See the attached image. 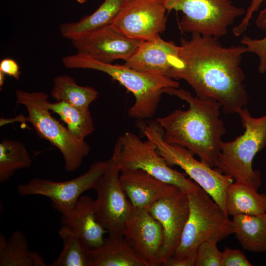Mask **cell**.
<instances>
[{
    "label": "cell",
    "instance_id": "6da1fadb",
    "mask_svg": "<svg viewBox=\"0 0 266 266\" xmlns=\"http://www.w3.org/2000/svg\"><path fill=\"white\" fill-rule=\"evenodd\" d=\"M218 38L193 33L189 40L182 39L179 59L168 77L185 80L197 97L216 100L225 113H237L248 102L240 67L246 47H224Z\"/></svg>",
    "mask_w": 266,
    "mask_h": 266
},
{
    "label": "cell",
    "instance_id": "7a4b0ae2",
    "mask_svg": "<svg viewBox=\"0 0 266 266\" xmlns=\"http://www.w3.org/2000/svg\"><path fill=\"white\" fill-rule=\"evenodd\" d=\"M164 93L175 96L189 105L187 110L175 109L156 120L163 130L165 140L186 148L203 163L215 166L226 133L220 118V103L213 99L194 97L179 88H167Z\"/></svg>",
    "mask_w": 266,
    "mask_h": 266
},
{
    "label": "cell",
    "instance_id": "3957f363",
    "mask_svg": "<svg viewBox=\"0 0 266 266\" xmlns=\"http://www.w3.org/2000/svg\"><path fill=\"white\" fill-rule=\"evenodd\" d=\"M62 63L68 68L99 70L117 81L133 94L134 102L128 114L139 121L154 116L165 89L179 87L177 81L166 76L142 73L124 65L103 63L77 53L64 57Z\"/></svg>",
    "mask_w": 266,
    "mask_h": 266
},
{
    "label": "cell",
    "instance_id": "277c9868",
    "mask_svg": "<svg viewBox=\"0 0 266 266\" xmlns=\"http://www.w3.org/2000/svg\"><path fill=\"white\" fill-rule=\"evenodd\" d=\"M237 114L244 132L233 141L223 142L215 166L235 181L258 190L262 183L261 173L253 169V161L266 146V114L254 117L246 107Z\"/></svg>",
    "mask_w": 266,
    "mask_h": 266
},
{
    "label": "cell",
    "instance_id": "5b68a950",
    "mask_svg": "<svg viewBox=\"0 0 266 266\" xmlns=\"http://www.w3.org/2000/svg\"><path fill=\"white\" fill-rule=\"evenodd\" d=\"M187 196L189 213L179 244L171 257L175 259L196 256L202 243H218L234 233L232 220L202 189Z\"/></svg>",
    "mask_w": 266,
    "mask_h": 266
},
{
    "label": "cell",
    "instance_id": "8992f818",
    "mask_svg": "<svg viewBox=\"0 0 266 266\" xmlns=\"http://www.w3.org/2000/svg\"><path fill=\"white\" fill-rule=\"evenodd\" d=\"M16 102L27 109L24 121L31 123L37 134L57 147L63 155L64 168L68 172L79 168L90 153V145L75 137L51 114L47 107L48 95L43 92L17 90Z\"/></svg>",
    "mask_w": 266,
    "mask_h": 266
},
{
    "label": "cell",
    "instance_id": "52a82bcc",
    "mask_svg": "<svg viewBox=\"0 0 266 266\" xmlns=\"http://www.w3.org/2000/svg\"><path fill=\"white\" fill-rule=\"evenodd\" d=\"M138 125L141 133L153 143L167 164L179 166L183 169L228 215L226 192L229 185L233 182V178L196 160L186 148L167 142L164 139L163 130L156 120L140 121Z\"/></svg>",
    "mask_w": 266,
    "mask_h": 266
},
{
    "label": "cell",
    "instance_id": "ba28073f",
    "mask_svg": "<svg viewBox=\"0 0 266 266\" xmlns=\"http://www.w3.org/2000/svg\"><path fill=\"white\" fill-rule=\"evenodd\" d=\"M111 159L120 171L142 169L186 194L200 188L184 173L171 168L152 141L133 133L126 132L118 138Z\"/></svg>",
    "mask_w": 266,
    "mask_h": 266
},
{
    "label": "cell",
    "instance_id": "9c48e42d",
    "mask_svg": "<svg viewBox=\"0 0 266 266\" xmlns=\"http://www.w3.org/2000/svg\"><path fill=\"white\" fill-rule=\"evenodd\" d=\"M167 10L180 11L179 27L184 33L219 37L225 35L235 19L245 13L231 0H164Z\"/></svg>",
    "mask_w": 266,
    "mask_h": 266
},
{
    "label": "cell",
    "instance_id": "30bf717a",
    "mask_svg": "<svg viewBox=\"0 0 266 266\" xmlns=\"http://www.w3.org/2000/svg\"><path fill=\"white\" fill-rule=\"evenodd\" d=\"M120 169L111 159L95 190L96 216L109 237L124 236L134 208L121 185Z\"/></svg>",
    "mask_w": 266,
    "mask_h": 266
},
{
    "label": "cell",
    "instance_id": "8fae6325",
    "mask_svg": "<svg viewBox=\"0 0 266 266\" xmlns=\"http://www.w3.org/2000/svg\"><path fill=\"white\" fill-rule=\"evenodd\" d=\"M109 163L110 159L106 161H96L85 173L67 181L34 178L27 183L18 185L17 190L22 196L42 195L49 198L53 207L57 211L70 209L75 205L83 193L95 190Z\"/></svg>",
    "mask_w": 266,
    "mask_h": 266
},
{
    "label": "cell",
    "instance_id": "7c38bea8",
    "mask_svg": "<svg viewBox=\"0 0 266 266\" xmlns=\"http://www.w3.org/2000/svg\"><path fill=\"white\" fill-rule=\"evenodd\" d=\"M166 10L164 0H125L110 26L129 38L153 40L165 29Z\"/></svg>",
    "mask_w": 266,
    "mask_h": 266
},
{
    "label": "cell",
    "instance_id": "4fadbf2b",
    "mask_svg": "<svg viewBox=\"0 0 266 266\" xmlns=\"http://www.w3.org/2000/svg\"><path fill=\"white\" fill-rule=\"evenodd\" d=\"M148 210L163 230V244L158 260V266H162L172 256L180 242L189 213L187 194L178 189Z\"/></svg>",
    "mask_w": 266,
    "mask_h": 266
},
{
    "label": "cell",
    "instance_id": "5bb4252c",
    "mask_svg": "<svg viewBox=\"0 0 266 266\" xmlns=\"http://www.w3.org/2000/svg\"><path fill=\"white\" fill-rule=\"evenodd\" d=\"M71 42L77 54L106 63L118 59L127 61L141 42L124 36L110 25Z\"/></svg>",
    "mask_w": 266,
    "mask_h": 266
},
{
    "label": "cell",
    "instance_id": "9a60e30c",
    "mask_svg": "<svg viewBox=\"0 0 266 266\" xmlns=\"http://www.w3.org/2000/svg\"><path fill=\"white\" fill-rule=\"evenodd\" d=\"M124 237L133 249L150 266H157L164 241L161 224L148 209L134 208Z\"/></svg>",
    "mask_w": 266,
    "mask_h": 266
},
{
    "label": "cell",
    "instance_id": "2e32d148",
    "mask_svg": "<svg viewBox=\"0 0 266 266\" xmlns=\"http://www.w3.org/2000/svg\"><path fill=\"white\" fill-rule=\"evenodd\" d=\"M181 46L159 37L142 41L124 64L139 72L168 77L178 61Z\"/></svg>",
    "mask_w": 266,
    "mask_h": 266
},
{
    "label": "cell",
    "instance_id": "e0dca14e",
    "mask_svg": "<svg viewBox=\"0 0 266 266\" xmlns=\"http://www.w3.org/2000/svg\"><path fill=\"white\" fill-rule=\"evenodd\" d=\"M119 179L126 195L135 209H149L154 203L179 189L142 169L121 171Z\"/></svg>",
    "mask_w": 266,
    "mask_h": 266
},
{
    "label": "cell",
    "instance_id": "ac0fdd59",
    "mask_svg": "<svg viewBox=\"0 0 266 266\" xmlns=\"http://www.w3.org/2000/svg\"><path fill=\"white\" fill-rule=\"evenodd\" d=\"M57 211L62 214V226L77 233L90 250L103 244V235L106 232L97 220L95 200L92 198L81 197L74 207Z\"/></svg>",
    "mask_w": 266,
    "mask_h": 266
},
{
    "label": "cell",
    "instance_id": "d6986e66",
    "mask_svg": "<svg viewBox=\"0 0 266 266\" xmlns=\"http://www.w3.org/2000/svg\"><path fill=\"white\" fill-rule=\"evenodd\" d=\"M90 266H150L133 249L124 236L104 239L90 252Z\"/></svg>",
    "mask_w": 266,
    "mask_h": 266
},
{
    "label": "cell",
    "instance_id": "ffe728a7",
    "mask_svg": "<svg viewBox=\"0 0 266 266\" xmlns=\"http://www.w3.org/2000/svg\"><path fill=\"white\" fill-rule=\"evenodd\" d=\"M125 0H105L92 14L76 22L65 23L60 26L62 36L71 40L110 25Z\"/></svg>",
    "mask_w": 266,
    "mask_h": 266
},
{
    "label": "cell",
    "instance_id": "44dd1931",
    "mask_svg": "<svg viewBox=\"0 0 266 266\" xmlns=\"http://www.w3.org/2000/svg\"><path fill=\"white\" fill-rule=\"evenodd\" d=\"M232 217L233 233L243 249L266 252V212L258 215L239 214Z\"/></svg>",
    "mask_w": 266,
    "mask_h": 266
},
{
    "label": "cell",
    "instance_id": "7402d4cb",
    "mask_svg": "<svg viewBox=\"0 0 266 266\" xmlns=\"http://www.w3.org/2000/svg\"><path fill=\"white\" fill-rule=\"evenodd\" d=\"M226 204L229 216L260 214L266 212V194L259 193L252 187L233 182L227 188Z\"/></svg>",
    "mask_w": 266,
    "mask_h": 266
},
{
    "label": "cell",
    "instance_id": "603a6c76",
    "mask_svg": "<svg viewBox=\"0 0 266 266\" xmlns=\"http://www.w3.org/2000/svg\"><path fill=\"white\" fill-rule=\"evenodd\" d=\"M43 258L31 251L24 234L17 231L6 239L0 235V266H45Z\"/></svg>",
    "mask_w": 266,
    "mask_h": 266
},
{
    "label": "cell",
    "instance_id": "cb8c5ba5",
    "mask_svg": "<svg viewBox=\"0 0 266 266\" xmlns=\"http://www.w3.org/2000/svg\"><path fill=\"white\" fill-rule=\"evenodd\" d=\"M51 97L77 107L88 109L98 97V92L90 86L79 85L70 76L64 75L54 78Z\"/></svg>",
    "mask_w": 266,
    "mask_h": 266
},
{
    "label": "cell",
    "instance_id": "d4e9b609",
    "mask_svg": "<svg viewBox=\"0 0 266 266\" xmlns=\"http://www.w3.org/2000/svg\"><path fill=\"white\" fill-rule=\"evenodd\" d=\"M47 107L59 116L71 133L78 139L84 140L94 132V121L89 108H80L62 101H48Z\"/></svg>",
    "mask_w": 266,
    "mask_h": 266
},
{
    "label": "cell",
    "instance_id": "484cf974",
    "mask_svg": "<svg viewBox=\"0 0 266 266\" xmlns=\"http://www.w3.org/2000/svg\"><path fill=\"white\" fill-rule=\"evenodd\" d=\"M63 250L50 266H90V250L74 231L62 226L59 231Z\"/></svg>",
    "mask_w": 266,
    "mask_h": 266
},
{
    "label": "cell",
    "instance_id": "4316f807",
    "mask_svg": "<svg viewBox=\"0 0 266 266\" xmlns=\"http://www.w3.org/2000/svg\"><path fill=\"white\" fill-rule=\"evenodd\" d=\"M32 159L24 144L16 140L4 139L0 143V183L6 182L15 172L29 167Z\"/></svg>",
    "mask_w": 266,
    "mask_h": 266
},
{
    "label": "cell",
    "instance_id": "83f0119b",
    "mask_svg": "<svg viewBox=\"0 0 266 266\" xmlns=\"http://www.w3.org/2000/svg\"><path fill=\"white\" fill-rule=\"evenodd\" d=\"M257 26L266 30V7L262 10L256 21ZM241 43L246 47V52L256 54L259 58L258 70L260 73L266 72V36L261 39H252L244 35Z\"/></svg>",
    "mask_w": 266,
    "mask_h": 266
},
{
    "label": "cell",
    "instance_id": "f1b7e54d",
    "mask_svg": "<svg viewBox=\"0 0 266 266\" xmlns=\"http://www.w3.org/2000/svg\"><path fill=\"white\" fill-rule=\"evenodd\" d=\"M217 243L205 241L200 245L196 251L195 266H221L222 252Z\"/></svg>",
    "mask_w": 266,
    "mask_h": 266
},
{
    "label": "cell",
    "instance_id": "f546056e",
    "mask_svg": "<svg viewBox=\"0 0 266 266\" xmlns=\"http://www.w3.org/2000/svg\"><path fill=\"white\" fill-rule=\"evenodd\" d=\"M240 250L225 247L222 252L221 266H252Z\"/></svg>",
    "mask_w": 266,
    "mask_h": 266
},
{
    "label": "cell",
    "instance_id": "4dcf8cb0",
    "mask_svg": "<svg viewBox=\"0 0 266 266\" xmlns=\"http://www.w3.org/2000/svg\"><path fill=\"white\" fill-rule=\"evenodd\" d=\"M264 1L266 2V0H252L244 18L240 23L233 29V33L235 36H239L247 30L254 13L259 10L262 3Z\"/></svg>",
    "mask_w": 266,
    "mask_h": 266
},
{
    "label": "cell",
    "instance_id": "1f68e13d",
    "mask_svg": "<svg viewBox=\"0 0 266 266\" xmlns=\"http://www.w3.org/2000/svg\"><path fill=\"white\" fill-rule=\"evenodd\" d=\"M0 71L18 80L21 74L18 63L11 58H4L0 62Z\"/></svg>",
    "mask_w": 266,
    "mask_h": 266
},
{
    "label": "cell",
    "instance_id": "d6a6232c",
    "mask_svg": "<svg viewBox=\"0 0 266 266\" xmlns=\"http://www.w3.org/2000/svg\"><path fill=\"white\" fill-rule=\"evenodd\" d=\"M196 256L181 259L170 257L162 266H195Z\"/></svg>",
    "mask_w": 266,
    "mask_h": 266
},
{
    "label": "cell",
    "instance_id": "836d02e7",
    "mask_svg": "<svg viewBox=\"0 0 266 266\" xmlns=\"http://www.w3.org/2000/svg\"><path fill=\"white\" fill-rule=\"evenodd\" d=\"M5 74L3 73V72L0 71V87L3 86V83L5 79Z\"/></svg>",
    "mask_w": 266,
    "mask_h": 266
},
{
    "label": "cell",
    "instance_id": "e575fe53",
    "mask_svg": "<svg viewBox=\"0 0 266 266\" xmlns=\"http://www.w3.org/2000/svg\"><path fill=\"white\" fill-rule=\"evenodd\" d=\"M76 0L80 3H84L87 1V0Z\"/></svg>",
    "mask_w": 266,
    "mask_h": 266
}]
</instances>
